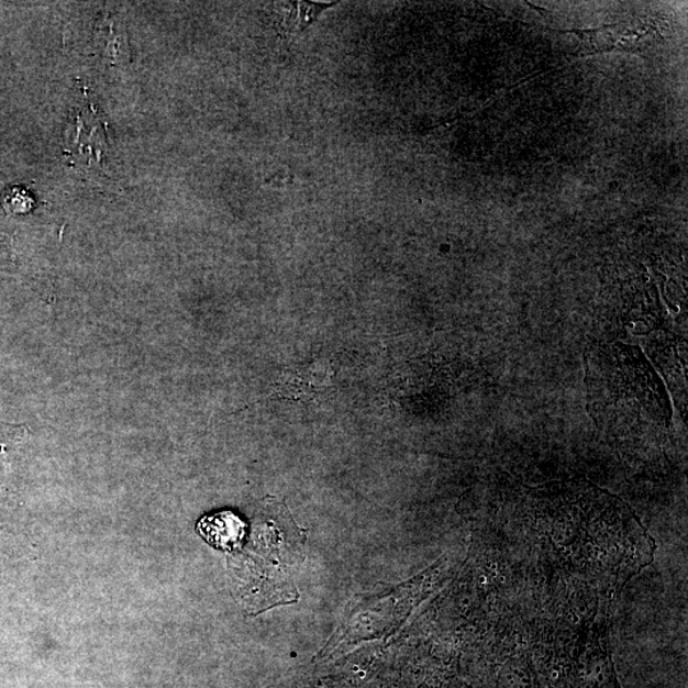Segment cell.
Here are the masks:
<instances>
[{"label":"cell","mask_w":688,"mask_h":688,"mask_svg":"<svg viewBox=\"0 0 688 688\" xmlns=\"http://www.w3.org/2000/svg\"><path fill=\"white\" fill-rule=\"evenodd\" d=\"M439 574L437 564L401 586L357 598L348 608L346 620H343L337 634L331 639L335 643L330 646L355 643L359 639L382 637L395 632L421 599L425 598Z\"/></svg>","instance_id":"4"},{"label":"cell","mask_w":688,"mask_h":688,"mask_svg":"<svg viewBox=\"0 0 688 688\" xmlns=\"http://www.w3.org/2000/svg\"><path fill=\"white\" fill-rule=\"evenodd\" d=\"M522 509L540 526L559 556L570 557L574 574L604 576L608 587H622L651 562L652 542L637 518L615 496L586 481L532 488Z\"/></svg>","instance_id":"1"},{"label":"cell","mask_w":688,"mask_h":688,"mask_svg":"<svg viewBox=\"0 0 688 688\" xmlns=\"http://www.w3.org/2000/svg\"><path fill=\"white\" fill-rule=\"evenodd\" d=\"M252 540L254 558L246 557L252 569L245 575L244 593L252 614L298 602L293 572L306 559V532L286 508L271 507L266 518H260Z\"/></svg>","instance_id":"3"},{"label":"cell","mask_w":688,"mask_h":688,"mask_svg":"<svg viewBox=\"0 0 688 688\" xmlns=\"http://www.w3.org/2000/svg\"><path fill=\"white\" fill-rule=\"evenodd\" d=\"M586 365L588 407L598 425L621 431L669 428L667 389L642 349L621 342L591 344Z\"/></svg>","instance_id":"2"},{"label":"cell","mask_w":688,"mask_h":688,"mask_svg":"<svg viewBox=\"0 0 688 688\" xmlns=\"http://www.w3.org/2000/svg\"><path fill=\"white\" fill-rule=\"evenodd\" d=\"M245 524L231 511L206 517L198 523V532L211 546L223 551L236 550L245 535Z\"/></svg>","instance_id":"5"}]
</instances>
